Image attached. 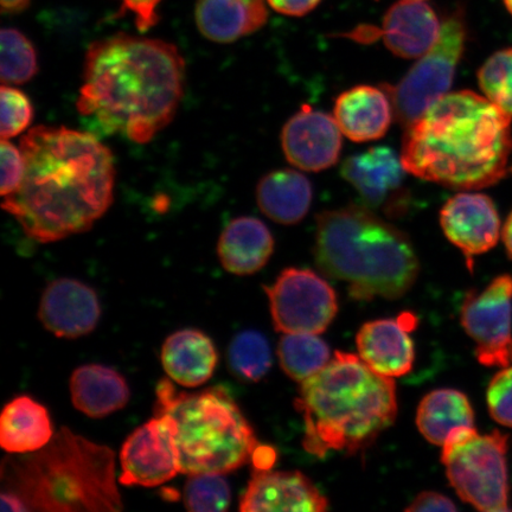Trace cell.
I'll return each instance as SVG.
<instances>
[{
	"label": "cell",
	"instance_id": "8fae6325",
	"mask_svg": "<svg viewBox=\"0 0 512 512\" xmlns=\"http://www.w3.org/2000/svg\"><path fill=\"white\" fill-rule=\"evenodd\" d=\"M460 323L476 343V356L480 364L498 368L510 366L512 275H499L482 292H467L460 312Z\"/></svg>",
	"mask_w": 512,
	"mask_h": 512
},
{
	"label": "cell",
	"instance_id": "4fadbf2b",
	"mask_svg": "<svg viewBox=\"0 0 512 512\" xmlns=\"http://www.w3.org/2000/svg\"><path fill=\"white\" fill-rule=\"evenodd\" d=\"M342 131L335 118L304 105L287 121L281 132L286 159L297 169L328 170L341 156Z\"/></svg>",
	"mask_w": 512,
	"mask_h": 512
},
{
	"label": "cell",
	"instance_id": "6da1fadb",
	"mask_svg": "<svg viewBox=\"0 0 512 512\" xmlns=\"http://www.w3.org/2000/svg\"><path fill=\"white\" fill-rule=\"evenodd\" d=\"M19 147L25 160L23 182L3 197L2 208L29 239L51 243L85 233L111 208L114 158L93 134L37 126Z\"/></svg>",
	"mask_w": 512,
	"mask_h": 512
},
{
	"label": "cell",
	"instance_id": "b9f144b4",
	"mask_svg": "<svg viewBox=\"0 0 512 512\" xmlns=\"http://www.w3.org/2000/svg\"><path fill=\"white\" fill-rule=\"evenodd\" d=\"M418 2H424V0H418Z\"/></svg>",
	"mask_w": 512,
	"mask_h": 512
},
{
	"label": "cell",
	"instance_id": "ba28073f",
	"mask_svg": "<svg viewBox=\"0 0 512 512\" xmlns=\"http://www.w3.org/2000/svg\"><path fill=\"white\" fill-rule=\"evenodd\" d=\"M508 448V435L498 431L482 435L462 427L448 435L441 462L462 501L479 511L509 509Z\"/></svg>",
	"mask_w": 512,
	"mask_h": 512
},
{
	"label": "cell",
	"instance_id": "30bf717a",
	"mask_svg": "<svg viewBox=\"0 0 512 512\" xmlns=\"http://www.w3.org/2000/svg\"><path fill=\"white\" fill-rule=\"evenodd\" d=\"M264 290L274 329L284 334H322L338 312L334 288L310 270L286 268Z\"/></svg>",
	"mask_w": 512,
	"mask_h": 512
},
{
	"label": "cell",
	"instance_id": "f1b7e54d",
	"mask_svg": "<svg viewBox=\"0 0 512 512\" xmlns=\"http://www.w3.org/2000/svg\"><path fill=\"white\" fill-rule=\"evenodd\" d=\"M227 361L236 379L259 382L272 367L270 343L258 331L240 332L229 344Z\"/></svg>",
	"mask_w": 512,
	"mask_h": 512
},
{
	"label": "cell",
	"instance_id": "52a82bcc",
	"mask_svg": "<svg viewBox=\"0 0 512 512\" xmlns=\"http://www.w3.org/2000/svg\"><path fill=\"white\" fill-rule=\"evenodd\" d=\"M172 382H158L155 415L166 416L174 427L181 473L227 475L252 462L260 444L228 390L177 392Z\"/></svg>",
	"mask_w": 512,
	"mask_h": 512
},
{
	"label": "cell",
	"instance_id": "5b68a950",
	"mask_svg": "<svg viewBox=\"0 0 512 512\" xmlns=\"http://www.w3.org/2000/svg\"><path fill=\"white\" fill-rule=\"evenodd\" d=\"M313 253L319 271L347 283L356 300L399 299L420 271L411 239L354 204L317 216Z\"/></svg>",
	"mask_w": 512,
	"mask_h": 512
},
{
	"label": "cell",
	"instance_id": "cb8c5ba5",
	"mask_svg": "<svg viewBox=\"0 0 512 512\" xmlns=\"http://www.w3.org/2000/svg\"><path fill=\"white\" fill-rule=\"evenodd\" d=\"M69 388L74 407L93 419L121 411L131 398L125 377L102 364H85L75 369Z\"/></svg>",
	"mask_w": 512,
	"mask_h": 512
},
{
	"label": "cell",
	"instance_id": "ac0fdd59",
	"mask_svg": "<svg viewBox=\"0 0 512 512\" xmlns=\"http://www.w3.org/2000/svg\"><path fill=\"white\" fill-rule=\"evenodd\" d=\"M416 324L411 313L398 319H379L364 324L356 337L358 355L375 373L400 377L413 369L415 350L409 331Z\"/></svg>",
	"mask_w": 512,
	"mask_h": 512
},
{
	"label": "cell",
	"instance_id": "7c38bea8",
	"mask_svg": "<svg viewBox=\"0 0 512 512\" xmlns=\"http://www.w3.org/2000/svg\"><path fill=\"white\" fill-rule=\"evenodd\" d=\"M120 484L155 488L181 473L174 427L164 415L145 422L120 451Z\"/></svg>",
	"mask_w": 512,
	"mask_h": 512
},
{
	"label": "cell",
	"instance_id": "1f68e13d",
	"mask_svg": "<svg viewBox=\"0 0 512 512\" xmlns=\"http://www.w3.org/2000/svg\"><path fill=\"white\" fill-rule=\"evenodd\" d=\"M486 99L512 117V48L496 51L478 72Z\"/></svg>",
	"mask_w": 512,
	"mask_h": 512
},
{
	"label": "cell",
	"instance_id": "d6a6232c",
	"mask_svg": "<svg viewBox=\"0 0 512 512\" xmlns=\"http://www.w3.org/2000/svg\"><path fill=\"white\" fill-rule=\"evenodd\" d=\"M0 136L2 139H11L23 133L34 119V107L25 93L8 85L2 86L0 91Z\"/></svg>",
	"mask_w": 512,
	"mask_h": 512
},
{
	"label": "cell",
	"instance_id": "484cf974",
	"mask_svg": "<svg viewBox=\"0 0 512 512\" xmlns=\"http://www.w3.org/2000/svg\"><path fill=\"white\" fill-rule=\"evenodd\" d=\"M312 185L296 170H275L260 179L256 202L268 219L280 224H296L309 213Z\"/></svg>",
	"mask_w": 512,
	"mask_h": 512
},
{
	"label": "cell",
	"instance_id": "836d02e7",
	"mask_svg": "<svg viewBox=\"0 0 512 512\" xmlns=\"http://www.w3.org/2000/svg\"><path fill=\"white\" fill-rule=\"evenodd\" d=\"M486 399L491 418L499 425L512 428V364L498 371L491 380Z\"/></svg>",
	"mask_w": 512,
	"mask_h": 512
},
{
	"label": "cell",
	"instance_id": "5bb4252c",
	"mask_svg": "<svg viewBox=\"0 0 512 512\" xmlns=\"http://www.w3.org/2000/svg\"><path fill=\"white\" fill-rule=\"evenodd\" d=\"M440 224L446 238L472 259L491 251L501 236V219L494 201L477 192H460L440 211Z\"/></svg>",
	"mask_w": 512,
	"mask_h": 512
},
{
	"label": "cell",
	"instance_id": "ab89813d",
	"mask_svg": "<svg viewBox=\"0 0 512 512\" xmlns=\"http://www.w3.org/2000/svg\"><path fill=\"white\" fill-rule=\"evenodd\" d=\"M502 238L505 249H507L509 258L512 259V210L509 216L507 217V221H505L504 223L502 229Z\"/></svg>",
	"mask_w": 512,
	"mask_h": 512
},
{
	"label": "cell",
	"instance_id": "f546056e",
	"mask_svg": "<svg viewBox=\"0 0 512 512\" xmlns=\"http://www.w3.org/2000/svg\"><path fill=\"white\" fill-rule=\"evenodd\" d=\"M0 78L3 85H23L38 73L37 53L21 31L5 28L0 34Z\"/></svg>",
	"mask_w": 512,
	"mask_h": 512
},
{
	"label": "cell",
	"instance_id": "3957f363",
	"mask_svg": "<svg viewBox=\"0 0 512 512\" xmlns=\"http://www.w3.org/2000/svg\"><path fill=\"white\" fill-rule=\"evenodd\" d=\"M512 117L485 96L447 93L406 127L408 174L456 190L492 187L508 175Z\"/></svg>",
	"mask_w": 512,
	"mask_h": 512
},
{
	"label": "cell",
	"instance_id": "74e56055",
	"mask_svg": "<svg viewBox=\"0 0 512 512\" xmlns=\"http://www.w3.org/2000/svg\"><path fill=\"white\" fill-rule=\"evenodd\" d=\"M275 460H277V453H275L274 448L259 445L252 458L254 470H272Z\"/></svg>",
	"mask_w": 512,
	"mask_h": 512
},
{
	"label": "cell",
	"instance_id": "e0dca14e",
	"mask_svg": "<svg viewBox=\"0 0 512 512\" xmlns=\"http://www.w3.org/2000/svg\"><path fill=\"white\" fill-rule=\"evenodd\" d=\"M329 501L299 471L254 470L240 501L242 512H322Z\"/></svg>",
	"mask_w": 512,
	"mask_h": 512
},
{
	"label": "cell",
	"instance_id": "d4e9b609",
	"mask_svg": "<svg viewBox=\"0 0 512 512\" xmlns=\"http://www.w3.org/2000/svg\"><path fill=\"white\" fill-rule=\"evenodd\" d=\"M48 409L28 395L6 403L0 416V445L10 454L42 450L54 437Z\"/></svg>",
	"mask_w": 512,
	"mask_h": 512
},
{
	"label": "cell",
	"instance_id": "9c48e42d",
	"mask_svg": "<svg viewBox=\"0 0 512 512\" xmlns=\"http://www.w3.org/2000/svg\"><path fill=\"white\" fill-rule=\"evenodd\" d=\"M466 41L463 12L454 11L441 22L437 42L420 57L405 78L394 87H384L392 100L395 119L401 126L412 125L450 91L465 53Z\"/></svg>",
	"mask_w": 512,
	"mask_h": 512
},
{
	"label": "cell",
	"instance_id": "60d3db41",
	"mask_svg": "<svg viewBox=\"0 0 512 512\" xmlns=\"http://www.w3.org/2000/svg\"><path fill=\"white\" fill-rule=\"evenodd\" d=\"M505 8L510 12V15L512 16V0H503Z\"/></svg>",
	"mask_w": 512,
	"mask_h": 512
},
{
	"label": "cell",
	"instance_id": "ffe728a7",
	"mask_svg": "<svg viewBox=\"0 0 512 512\" xmlns=\"http://www.w3.org/2000/svg\"><path fill=\"white\" fill-rule=\"evenodd\" d=\"M441 22L430 5L418 0H400L383 17L384 44L402 59H420L437 42Z\"/></svg>",
	"mask_w": 512,
	"mask_h": 512
},
{
	"label": "cell",
	"instance_id": "2e32d148",
	"mask_svg": "<svg viewBox=\"0 0 512 512\" xmlns=\"http://www.w3.org/2000/svg\"><path fill=\"white\" fill-rule=\"evenodd\" d=\"M100 317L98 294L91 286L70 278L50 283L38 307L44 329L59 338L76 339L92 334Z\"/></svg>",
	"mask_w": 512,
	"mask_h": 512
},
{
	"label": "cell",
	"instance_id": "44dd1931",
	"mask_svg": "<svg viewBox=\"0 0 512 512\" xmlns=\"http://www.w3.org/2000/svg\"><path fill=\"white\" fill-rule=\"evenodd\" d=\"M266 3L267 0H197V28L209 41H238L265 27Z\"/></svg>",
	"mask_w": 512,
	"mask_h": 512
},
{
	"label": "cell",
	"instance_id": "7bdbcfd3",
	"mask_svg": "<svg viewBox=\"0 0 512 512\" xmlns=\"http://www.w3.org/2000/svg\"><path fill=\"white\" fill-rule=\"evenodd\" d=\"M511 364H512V362H511Z\"/></svg>",
	"mask_w": 512,
	"mask_h": 512
},
{
	"label": "cell",
	"instance_id": "83f0119b",
	"mask_svg": "<svg viewBox=\"0 0 512 512\" xmlns=\"http://www.w3.org/2000/svg\"><path fill=\"white\" fill-rule=\"evenodd\" d=\"M278 357L281 369L297 382H304L331 360L330 349L315 334H285L280 338Z\"/></svg>",
	"mask_w": 512,
	"mask_h": 512
},
{
	"label": "cell",
	"instance_id": "9a60e30c",
	"mask_svg": "<svg viewBox=\"0 0 512 512\" xmlns=\"http://www.w3.org/2000/svg\"><path fill=\"white\" fill-rule=\"evenodd\" d=\"M405 166L389 147H373L361 155L349 157L342 166V176L361 195L368 207L387 214L399 213L405 202Z\"/></svg>",
	"mask_w": 512,
	"mask_h": 512
},
{
	"label": "cell",
	"instance_id": "e575fe53",
	"mask_svg": "<svg viewBox=\"0 0 512 512\" xmlns=\"http://www.w3.org/2000/svg\"><path fill=\"white\" fill-rule=\"evenodd\" d=\"M0 158H2V177H0V192L6 197L14 194L21 187L25 172V160L21 147L2 139L0 144Z\"/></svg>",
	"mask_w": 512,
	"mask_h": 512
},
{
	"label": "cell",
	"instance_id": "8d00e7d4",
	"mask_svg": "<svg viewBox=\"0 0 512 512\" xmlns=\"http://www.w3.org/2000/svg\"><path fill=\"white\" fill-rule=\"evenodd\" d=\"M322 0H267V4L281 15L304 17L315 10Z\"/></svg>",
	"mask_w": 512,
	"mask_h": 512
},
{
	"label": "cell",
	"instance_id": "8992f818",
	"mask_svg": "<svg viewBox=\"0 0 512 512\" xmlns=\"http://www.w3.org/2000/svg\"><path fill=\"white\" fill-rule=\"evenodd\" d=\"M3 491L27 511L114 512L124 508L110 447L62 427L42 450L17 454L2 467Z\"/></svg>",
	"mask_w": 512,
	"mask_h": 512
},
{
	"label": "cell",
	"instance_id": "d590c367",
	"mask_svg": "<svg viewBox=\"0 0 512 512\" xmlns=\"http://www.w3.org/2000/svg\"><path fill=\"white\" fill-rule=\"evenodd\" d=\"M457 507L450 498L439 492L425 491L416 496L414 501L406 508L409 512L418 511H456Z\"/></svg>",
	"mask_w": 512,
	"mask_h": 512
},
{
	"label": "cell",
	"instance_id": "277c9868",
	"mask_svg": "<svg viewBox=\"0 0 512 512\" xmlns=\"http://www.w3.org/2000/svg\"><path fill=\"white\" fill-rule=\"evenodd\" d=\"M294 406L304 419L303 446L324 458L331 451L357 454L394 424L398 396L392 377L370 369L360 356L336 351L300 384Z\"/></svg>",
	"mask_w": 512,
	"mask_h": 512
},
{
	"label": "cell",
	"instance_id": "d6986e66",
	"mask_svg": "<svg viewBox=\"0 0 512 512\" xmlns=\"http://www.w3.org/2000/svg\"><path fill=\"white\" fill-rule=\"evenodd\" d=\"M334 113L344 136L355 143L374 142L386 136L395 117L386 89L364 85L339 95Z\"/></svg>",
	"mask_w": 512,
	"mask_h": 512
},
{
	"label": "cell",
	"instance_id": "7402d4cb",
	"mask_svg": "<svg viewBox=\"0 0 512 512\" xmlns=\"http://www.w3.org/2000/svg\"><path fill=\"white\" fill-rule=\"evenodd\" d=\"M160 360L166 375L178 386L197 388L211 379L219 356L206 334L184 329L165 339Z\"/></svg>",
	"mask_w": 512,
	"mask_h": 512
},
{
	"label": "cell",
	"instance_id": "603a6c76",
	"mask_svg": "<svg viewBox=\"0 0 512 512\" xmlns=\"http://www.w3.org/2000/svg\"><path fill=\"white\" fill-rule=\"evenodd\" d=\"M274 251V239L266 224L242 216L227 224L217 243L222 267L234 275H251L264 268Z\"/></svg>",
	"mask_w": 512,
	"mask_h": 512
},
{
	"label": "cell",
	"instance_id": "f35d334b",
	"mask_svg": "<svg viewBox=\"0 0 512 512\" xmlns=\"http://www.w3.org/2000/svg\"><path fill=\"white\" fill-rule=\"evenodd\" d=\"M30 0H0L4 14L15 15L29 8Z\"/></svg>",
	"mask_w": 512,
	"mask_h": 512
},
{
	"label": "cell",
	"instance_id": "4dcf8cb0",
	"mask_svg": "<svg viewBox=\"0 0 512 512\" xmlns=\"http://www.w3.org/2000/svg\"><path fill=\"white\" fill-rule=\"evenodd\" d=\"M185 508L192 512L227 511L232 503V491L219 473L190 475L183 491Z\"/></svg>",
	"mask_w": 512,
	"mask_h": 512
},
{
	"label": "cell",
	"instance_id": "4316f807",
	"mask_svg": "<svg viewBox=\"0 0 512 512\" xmlns=\"http://www.w3.org/2000/svg\"><path fill=\"white\" fill-rule=\"evenodd\" d=\"M416 426L427 441L443 447L454 430L475 427V413L462 392L454 389L433 390L420 402Z\"/></svg>",
	"mask_w": 512,
	"mask_h": 512
},
{
	"label": "cell",
	"instance_id": "7a4b0ae2",
	"mask_svg": "<svg viewBox=\"0 0 512 512\" xmlns=\"http://www.w3.org/2000/svg\"><path fill=\"white\" fill-rule=\"evenodd\" d=\"M76 107L107 133L147 144L178 111L185 61L174 44L127 34L89 46Z\"/></svg>",
	"mask_w": 512,
	"mask_h": 512
}]
</instances>
